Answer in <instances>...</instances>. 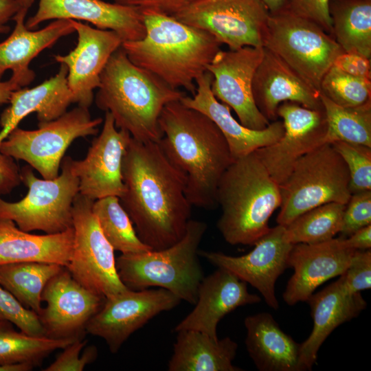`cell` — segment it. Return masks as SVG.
Masks as SVG:
<instances>
[{"label":"cell","mask_w":371,"mask_h":371,"mask_svg":"<svg viewBox=\"0 0 371 371\" xmlns=\"http://www.w3.org/2000/svg\"><path fill=\"white\" fill-rule=\"evenodd\" d=\"M19 88L10 79L0 81V106L9 102L12 93Z\"/></svg>","instance_id":"cell-49"},{"label":"cell","mask_w":371,"mask_h":371,"mask_svg":"<svg viewBox=\"0 0 371 371\" xmlns=\"http://www.w3.org/2000/svg\"><path fill=\"white\" fill-rule=\"evenodd\" d=\"M93 201L80 193L74 199L73 251L65 268L84 287L106 298L128 288L119 277L115 250L93 212Z\"/></svg>","instance_id":"cell-11"},{"label":"cell","mask_w":371,"mask_h":371,"mask_svg":"<svg viewBox=\"0 0 371 371\" xmlns=\"http://www.w3.org/2000/svg\"><path fill=\"white\" fill-rule=\"evenodd\" d=\"M350 293H361L371 287V251L357 250L346 271L340 276Z\"/></svg>","instance_id":"cell-42"},{"label":"cell","mask_w":371,"mask_h":371,"mask_svg":"<svg viewBox=\"0 0 371 371\" xmlns=\"http://www.w3.org/2000/svg\"><path fill=\"white\" fill-rule=\"evenodd\" d=\"M269 13L276 12L286 6L287 0H262Z\"/></svg>","instance_id":"cell-50"},{"label":"cell","mask_w":371,"mask_h":371,"mask_svg":"<svg viewBox=\"0 0 371 371\" xmlns=\"http://www.w3.org/2000/svg\"><path fill=\"white\" fill-rule=\"evenodd\" d=\"M177 333L169 371H240L233 365L238 344L230 337L221 339L194 330Z\"/></svg>","instance_id":"cell-30"},{"label":"cell","mask_w":371,"mask_h":371,"mask_svg":"<svg viewBox=\"0 0 371 371\" xmlns=\"http://www.w3.org/2000/svg\"><path fill=\"white\" fill-rule=\"evenodd\" d=\"M261 298L250 293L247 283L231 271L218 269L201 280L193 310L175 328V331L194 330L218 338L221 319L239 306L259 303Z\"/></svg>","instance_id":"cell-22"},{"label":"cell","mask_w":371,"mask_h":371,"mask_svg":"<svg viewBox=\"0 0 371 371\" xmlns=\"http://www.w3.org/2000/svg\"><path fill=\"white\" fill-rule=\"evenodd\" d=\"M16 1L19 5L21 6V8H24L27 10H28L33 3H34L35 0H14Z\"/></svg>","instance_id":"cell-52"},{"label":"cell","mask_w":371,"mask_h":371,"mask_svg":"<svg viewBox=\"0 0 371 371\" xmlns=\"http://www.w3.org/2000/svg\"><path fill=\"white\" fill-rule=\"evenodd\" d=\"M92 210L101 230L114 250L135 254L152 250L138 237L119 197L110 196L93 201Z\"/></svg>","instance_id":"cell-34"},{"label":"cell","mask_w":371,"mask_h":371,"mask_svg":"<svg viewBox=\"0 0 371 371\" xmlns=\"http://www.w3.org/2000/svg\"><path fill=\"white\" fill-rule=\"evenodd\" d=\"M319 93L344 107L361 106L371 102V80L349 75L332 66L322 80Z\"/></svg>","instance_id":"cell-37"},{"label":"cell","mask_w":371,"mask_h":371,"mask_svg":"<svg viewBox=\"0 0 371 371\" xmlns=\"http://www.w3.org/2000/svg\"><path fill=\"white\" fill-rule=\"evenodd\" d=\"M87 341L82 336L76 337L63 348L56 359L45 371H82L97 358L98 350L95 346L85 348Z\"/></svg>","instance_id":"cell-40"},{"label":"cell","mask_w":371,"mask_h":371,"mask_svg":"<svg viewBox=\"0 0 371 371\" xmlns=\"http://www.w3.org/2000/svg\"><path fill=\"white\" fill-rule=\"evenodd\" d=\"M346 163L331 144L300 157L279 185L280 210L276 221L286 226L303 213L328 203L346 204L352 194Z\"/></svg>","instance_id":"cell-7"},{"label":"cell","mask_w":371,"mask_h":371,"mask_svg":"<svg viewBox=\"0 0 371 371\" xmlns=\"http://www.w3.org/2000/svg\"><path fill=\"white\" fill-rule=\"evenodd\" d=\"M346 204L328 203L300 215L285 226V238L293 244H317L339 233Z\"/></svg>","instance_id":"cell-35"},{"label":"cell","mask_w":371,"mask_h":371,"mask_svg":"<svg viewBox=\"0 0 371 371\" xmlns=\"http://www.w3.org/2000/svg\"><path fill=\"white\" fill-rule=\"evenodd\" d=\"M221 215L216 226L229 244L254 245L269 232V220L280 207L279 185L254 151L236 159L216 190Z\"/></svg>","instance_id":"cell-5"},{"label":"cell","mask_w":371,"mask_h":371,"mask_svg":"<svg viewBox=\"0 0 371 371\" xmlns=\"http://www.w3.org/2000/svg\"><path fill=\"white\" fill-rule=\"evenodd\" d=\"M277 114L284 124L283 135L254 153L280 185L300 157L327 143L328 124L324 109H311L293 102L281 103Z\"/></svg>","instance_id":"cell-14"},{"label":"cell","mask_w":371,"mask_h":371,"mask_svg":"<svg viewBox=\"0 0 371 371\" xmlns=\"http://www.w3.org/2000/svg\"><path fill=\"white\" fill-rule=\"evenodd\" d=\"M76 338L54 339L32 336L15 330L6 319L0 320V366L30 364L34 367L56 350L63 349Z\"/></svg>","instance_id":"cell-33"},{"label":"cell","mask_w":371,"mask_h":371,"mask_svg":"<svg viewBox=\"0 0 371 371\" xmlns=\"http://www.w3.org/2000/svg\"><path fill=\"white\" fill-rule=\"evenodd\" d=\"M369 225H371V190L352 194L346 205L339 237L347 238Z\"/></svg>","instance_id":"cell-41"},{"label":"cell","mask_w":371,"mask_h":371,"mask_svg":"<svg viewBox=\"0 0 371 371\" xmlns=\"http://www.w3.org/2000/svg\"><path fill=\"white\" fill-rule=\"evenodd\" d=\"M102 118H92L88 108L78 106L58 118L39 122L35 130L16 127L0 144V152L26 161L45 179H54L65 153L77 138L94 135Z\"/></svg>","instance_id":"cell-10"},{"label":"cell","mask_w":371,"mask_h":371,"mask_svg":"<svg viewBox=\"0 0 371 371\" xmlns=\"http://www.w3.org/2000/svg\"><path fill=\"white\" fill-rule=\"evenodd\" d=\"M254 245L251 251L240 256L207 251H199V255L251 284L261 293L268 306L278 309L275 284L278 277L289 267V257L293 245L285 238V226L278 224Z\"/></svg>","instance_id":"cell-16"},{"label":"cell","mask_w":371,"mask_h":371,"mask_svg":"<svg viewBox=\"0 0 371 371\" xmlns=\"http://www.w3.org/2000/svg\"><path fill=\"white\" fill-rule=\"evenodd\" d=\"M125 190L120 202L139 239L152 250L169 247L184 236L192 205L181 174L171 164L158 142L132 137L122 159Z\"/></svg>","instance_id":"cell-1"},{"label":"cell","mask_w":371,"mask_h":371,"mask_svg":"<svg viewBox=\"0 0 371 371\" xmlns=\"http://www.w3.org/2000/svg\"><path fill=\"white\" fill-rule=\"evenodd\" d=\"M74 229L56 234H32L16 227L11 220L0 218V265L23 262L60 265L71 260Z\"/></svg>","instance_id":"cell-29"},{"label":"cell","mask_w":371,"mask_h":371,"mask_svg":"<svg viewBox=\"0 0 371 371\" xmlns=\"http://www.w3.org/2000/svg\"><path fill=\"white\" fill-rule=\"evenodd\" d=\"M195 0H113L114 2L173 16Z\"/></svg>","instance_id":"cell-45"},{"label":"cell","mask_w":371,"mask_h":371,"mask_svg":"<svg viewBox=\"0 0 371 371\" xmlns=\"http://www.w3.org/2000/svg\"><path fill=\"white\" fill-rule=\"evenodd\" d=\"M142 12L145 36L138 41H124L122 48L137 66L169 87L194 95L196 80L207 71L222 44L210 33L174 16Z\"/></svg>","instance_id":"cell-3"},{"label":"cell","mask_w":371,"mask_h":371,"mask_svg":"<svg viewBox=\"0 0 371 371\" xmlns=\"http://www.w3.org/2000/svg\"><path fill=\"white\" fill-rule=\"evenodd\" d=\"M252 92L257 108L269 122L278 120V108L284 102H296L311 109H324L319 91L265 47L254 74Z\"/></svg>","instance_id":"cell-23"},{"label":"cell","mask_w":371,"mask_h":371,"mask_svg":"<svg viewBox=\"0 0 371 371\" xmlns=\"http://www.w3.org/2000/svg\"><path fill=\"white\" fill-rule=\"evenodd\" d=\"M263 47L319 91L323 77L344 52L332 35L285 7L269 13Z\"/></svg>","instance_id":"cell-8"},{"label":"cell","mask_w":371,"mask_h":371,"mask_svg":"<svg viewBox=\"0 0 371 371\" xmlns=\"http://www.w3.org/2000/svg\"><path fill=\"white\" fill-rule=\"evenodd\" d=\"M64 267L54 263L23 262L0 265V285L23 305L36 312L42 311L43 291Z\"/></svg>","instance_id":"cell-32"},{"label":"cell","mask_w":371,"mask_h":371,"mask_svg":"<svg viewBox=\"0 0 371 371\" xmlns=\"http://www.w3.org/2000/svg\"><path fill=\"white\" fill-rule=\"evenodd\" d=\"M71 21L78 35L77 45L67 54L54 58L67 68V85L74 103L89 109L94 98L93 91L100 86L103 69L123 41L114 31Z\"/></svg>","instance_id":"cell-19"},{"label":"cell","mask_w":371,"mask_h":371,"mask_svg":"<svg viewBox=\"0 0 371 371\" xmlns=\"http://www.w3.org/2000/svg\"><path fill=\"white\" fill-rule=\"evenodd\" d=\"M245 345L260 371L306 370L300 359V344L285 333L269 313L245 319Z\"/></svg>","instance_id":"cell-28"},{"label":"cell","mask_w":371,"mask_h":371,"mask_svg":"<svg viewBox=\"0 0 371 371\" xmlns=\"http://www.w3.org/2000/svg\"><path fill=\"white\" fill-rule=\"evenodd\" d=\"M329 13L343 51L371 58V0H330Z\"/></svg>","instance_id":"cell-31"},{"label":"cell","mask_w":371,"mask_h":371,"mask_svg":"<svg viewBox=\"0 0 371 371\" xmlns=\"http://www.w3.org/2000/svg\"><path fill=\"white\" fill-rule=\"evenodd\" d=\"M67 76L66 65L60 64L58 71L50 78L32 88H21L12 93L10 106L0 117V144L32 113H36L39 122H43L54 120L67 111L74 98Z\"/></svg>","instance_id":"cell-27"},{"label":"cell","mask_w":371,"mask_h":371,"mask_svg":"<svg viewBox=\"0 0 371 371\" xmlns=\"http://www.w3.org/2000/svg\"><path fill=\"white\" fill-rule=\"evenodd\" d=\"M356 251L346 247L340 237L317 244L293 245L289 265L294 273L283 293L284 302L291 306L306 302L319 285L346 271Z\"/></svg>","instance_id":"cell-21"},{"label":"cell","mask_w":371,"mask_h":371,"mask_svg":"<svg viewBox=\"0 0 371 371\" xmlns=\"http://www.w3.org/2000/svg\"><path fill=\"white\" fill-rule=\"evenodd\" d=\"M56 19L87 21L97 28L115 32L123 42L138 41L146 34L139 8L102 0H39L37 10L25 25L32 30Z\"/></svg>","instance_id":"cell-20"},{"label":"cell","mask_w":371,"mask_h":371,"mask_svg":"<svg viewBox=\"0 0 371 371\" xmlns=\"http://www.w3.org/2000/svg\"><path fill=\"white\" fill-rule=\"evenodd\" d=\"M21 182V170L14 159L0 152V194L10 193Z\"/></svg>","instance_id":"cell-46"},{"label":"cell","mask_w":371,"mask_h":371,"mask_svg":"<svg viewBox=\"0 0 371 371\" xmlns=\"http://www.w3.org/2000/svg\"><path fill=\"white\" fill-rule=\"evenodd\" d=\"M1 319H5L3 316L2 315V314L0 313V320Z\"/></svg>","instance_id":"cell-53"},{"label":"cell","mask_w":371,"mask_h":371,"mask_svg":"<svg viewBox=\"0 0 371 371\" xmlns=\"http://www.w3.org/2000/svg\"><path fill=\"white\" fill-rule=\"evenodd\" d=\"M34 368L30 364H17L13 366H0V371H29Z\"/></svg>","instance_id":"cell-51"},{"label":"cell","mask_w":371,"mask_h":371,"mask_svg":"<svg viewBox=\"0 0 371 371\" xmlns=\"http://www.w3.org/2000/svg\"><path fill=\"white\" fill-rule=\"evenodd\" d=\"M131 138L128 131L115 126L111 114L106 111L102 131L92 140L85 159L72 160L80 194L93 201L122 195V159Z\"/></svg>","instance_id":"cell-17"},{"label":"cell","mask_w":371,"mask_h":371,"mask_svg":"<svg viewBox=\"0 0 371 371\" xmlns=\"http://www.w3.org/2000/svg\"><path fill=\"white\" fill-rule=\"evenodd\" d=\"M0 313L20 331L32 336H45L39 315L23 305L0 285Z\"/></svg>","instance_id":"cell-39"},{"label":"cell","mask_w":371,"mask_h":371,"mask_svg":"<svg viewBox=\"0 0 371 371\" xmlns=\"http://www.w3.org/2000/svg\"><path fill=\"white\" fill-rule=\"evenodd\" d=\"M21 8L14 0H0V34L10 32V27L8 23Z\"/></svg>","instance_id":"cell-48"},{"label":"cell","mask_w":371,"mask_h":371,"mask_svg":"<svg viewBox=\"0 0 371 371\" xmlns=\"http://www.w3.org/2000/svg\"><path fill=\"white\" fill-rule=\"evenodd\" d=\"M72 160L63 157L61 173L54 179H39L30 166H24L21 178L27 194L13 203L0 197V218L12 221L27 232L41 230L51 234L73 227L72 206L79 193V181L72 171Z\"/></svg>","instance_id":"cell-9"},{"label":"cell","mask_w":371,"mask_h":371,"mask_svg":"<svg viewBox=\"0 0 371 371\" xmlns=\"http://www.w3.org/2000/svg\"><path fill=\"white\" fill-rule=\"evenodd\" d=\"M97 89L95 102L98 109L111 114L117 128L142 142H159L163 109L186 95L133 63L122 45L106 63Z\"/></svg>","instance_id":"cell-4"},{"label":"cell","mask_w":371,"mask_h":371,"mask_svg":"<svg viewBox=\"0 0 371 371\" xmlns=\"http://www.w3.org/2000/svg\"><path fill=\"white\" fill-rule=\"evenodd\" d=\"M181 301L162 288L128 289L105 298L101 308L87 324L85 330L102 338L110 351L115 353L134 332L161 312L175 308Z\"/></svg>","instance_id":"cell-13"},{"label":"cell","mask_w":371,"mask_h":371,"mask_svg":"<svg viewBox=\"0 0 371 371\" xmlns=\"http://www.w3.org/2000/svg\"><path fill=\"white\" fill-rule=\"evenodd\" d=\"M212 74L206 71L196 81V92L183 97L181 102L210 117L223 134L234 159L248 155L259 148L277 142L284 134L282 120H276L263 130L249 129L232 115L230 108L218 100L211 90Z\"/></svg>","instance_id":"cell-25"},{"label":"cell","mask_w":371,"mask_h":371,"mask_svg":"<svg viewBox=\"0 0 371 371\" xmlns=\"http://www.w3.org/2000/svg\"><path fill=\"white\" fill-rule=\"evenodd\" d=\"M333 66L359 78L371 80V60L361 55L343 52L333 62Z\"/></svg>","instance_id":"cell-44"},{"label":"cell","mask_w":371,"mask_h":371,"mask_svg":"<svg viewBox=\"0 0 371 371\" xmlns=\"http://www.w3.org/2000/svg\"><path fill=\"white\" fill-rule=\"evenodd\" d=\"M346 247L354 250H367L371 248V225L363 227L347 238H343Z\"/></svg>","instance_id":"cell-47"},{"label":"cell","mask_w":371,"mask_h":371,"mask_svg":"<svg viewBox=\"0 0 371 371\" xmlns=\"http://www.w3.org/2000/svg\"><path fill=\"white\" fill-rule=\"evenodd\" d=\"M319 95L328 124L327 143L341 141L371 147V102L344 107Z\"/></svg>","instance_id":"cell-36"},{"label":"cell","mask_w":371,"mask_h":371,"mask_svg":"<svg viewBox=\"0 0 371 371\" xmlns=\"http://www.w3.org/2000/svg\"><path fill=\"white\" fill-rule=\"evenodd\" d=\"M159 125L158 143L183 176L190 203L206 210L218 206V182L234 160L222 132L210 117L181 100L164 106Z\"/></svg>","instance_id":"cell-2"},{"label":"cell","mask_w":371,"mask_h":371,"mask_svg":"<svg viewBox=\"0 0 371 371\" xmlns=\"http://www.w3.org/2000/svg\"><path fill=\"white\" fill-rule=\"evenodd\" d=\"M205 223L190 219L183 238L161 250L122 254L116 258L119 277L132 290L150 286L166 289L194 304L204 273L198 258Z\"/></svg>","instance_id":"cell-6"},{"label":"cell","mask_w":371,"mask_h":371,"mask_svg":"<svg viewBox=\"0 0 371 371\" xmlns=\"http://www.w3.org/2000/svg\"><path fill=\"white\" fill-rule=\"evenodd\" d=\"M263 54V47L221 49L207 67L215 98L234 110L242 125L256 131L270 124L257 108L252 92L254 74Z\"/></svg>","instance_id":"cell-15"},{"label":"cell","mask_w":371,"mask_h":371,"mask_svg":"<svg viewBox=\"0 0 371 371\" xmlns=\"http://www.w3.org/2000/svg\"><path fill=\"white\" fill-rule=\"evenodd\" d=\"M41 299L46 306L39 317L45 336L54 339L81 336L105 300L81 285L65 267L49 280Z\"/></svg>","instance_id":"cell-18"},{"label":"cell","mask_w":371,"mask_h":371,"mask_svg":"<svg viewBox=\"0 0 371 371\" xmlns=\"http://www.w3.org/2000/svg\"><path fill=\"white\" fill-rule=\"evenodd\" d=\"M311 307L313 327L300 344V359L306 370H311L318 351L330 334L339 326L357 317L366 307L361 293H350L341 277L306 300Z\"/></svg>","instance_id":"cell-26"},{"label":"cell","mask_w":371,"mask_h":371,"mask_svg":"<svg viewBox=\"0 0 371 371\" xmlns=\"http://www.w3.org/2000/svg\"><path fill=\"white\" fill-rule=\"evenodd\" d=\"M329 3L330 0H287L285 8L292 13L315 23L333 36Z\"/></svg>","instance_id":"cell-43"},{"label":"cell","mask_w":371,"mask_h":371,"mask_svg":"<svg viewBox=\"0 0 371 371\" xmlns=\"http://www.w3.org/2000/svg\"><path fill=\"white\" fill-rule=\"evenodd\" d=\"M330 144L346 164L351 194L371 190V147L341 141Z\"/></svg>","instance_id":"cell-38"},{"label":"cell","mask_w":371,"mask_h":371,"mask_svg":"<svg viewBox=\"0 0 371 371\" xmlns=\"http://www.w3.org/2000/svg\"><path fill=\"white\" fill-rule=\"evenodd\" d=\"M27 10L21 8L13 19L12 33L0 43V81L7 70L12 71L10 80L19 88L28 86L35 78L30 69L32 60L45 49L52 47L60 38L75 32L72 21L53 20L38 30L25 25Z\"/></svg>","instance_id":"cell-24"},{"label":"cell","mask_w":371,"mask_h":371,"mask_svg":"<svg viewBox=\"0 0 371 371\" xmlns=\"http://www.w3.org/2000/svg\"><path fill=\"white\" fill-rule=\"evenodd\" d=\"M269 16L262 0H195L173 16L234 50L263 47Z\"/></svg>","instance_id":"cell-12"}]
</instances>
